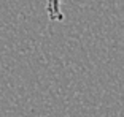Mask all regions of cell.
<instances>
[{"mask_svg":"<svg viewBox=\"0 0 124 117\" xmlns=\"http://www.w3.org/2000/svg\"><path fill=\"white\" fill-rule=\"evenodd\" d=\"M61 3H62V0H48L46 13H48L49 21H53V22H61V21H64V14H62Z\"/></svg>","mask_w":124,"mask_h":117,"instance_id":"cell-1","label":"cell"}]
</instances>
